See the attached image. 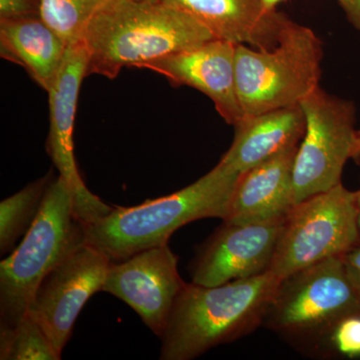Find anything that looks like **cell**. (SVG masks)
Masks as SVG:
<instances>
[{
	"label": "cell",
	"mask_w": 360,
	"mask_h": 360,
	"mask_svg": "<svg viewBox=\"0 0 360 360\" xmlns=\"http://www.w3.org/2000/svg\"><path fill=\"white\" fill-rule=\"evenodd\" d=\"M87 75L110 79L124 68H139L215 39L200 21L163 2L110 0L85 28Z\"/></svg>",
	"instance_id": "1"
},
{
	"label": "cell",
	"mask_w": 360,
	"mask_h": 360,
	"mask_svg": "<svg viewBox=\"0 0 360 360\" xmlns=\"http://www.w3.org/2000/svg\"><path fill=\"white\" fill-rule=\"evenodd\" d=\"M281 278L264 272L221 285L186 283L160 336L162 360H191L264 326Z\"/></svg>",
	"instance_id": "2"
},
{
	"label": "cell",
	"mask_w": 360,
	"mask_h": 360,
	"mask_svg": "<svg viewBox=\"0 0 360 360\" xmlns=\"http://www.w3.org/2000/svg\"><path fill=\"white\" fill-rule=\"evenodd\" d=\"M239 175L219 162L200 179L176 193L132 207H113L108 214L84 224L85 243L111 262L167 245L177 229L191 222L224 220Z\"/></svg>",
	"instance_id": "3"
},
{
	"label": "cell",
	"mask_w": 360,
	"mask_h": 360,
	"mask_svg": "<svg viewBox=\"0 0 360 360\" xmlns=\"http://www.w3.org/2000/svg\"><path fill=\"white\" fill-rule=\"evenodd\" d=\"M360 302L342 257H333L281 278L264 326L302 354L328 357L333 329Z\"/></svg>",
	"instance_id": "4"
},
{
	"label": "cell",
	"mask_w": 360,
	"mask_h": 360,
	"mask_svg": "<svg viewBox=\"0 0 360 360\" xmlns=\"http://www.w3.org/2000/svg\"><path fill=\"white\" fill-rule=\"evenodd\" d=\"M84 243L70 186L54 177L32 227L0 264V328H13L25 316L44 277Z\"/></svg>",
	"instance_id": "5"
},
{
	"label": "cell",
	"mask_w": 360,
	"mask_h": 360,
	"mask_svg": "<svg viewBox=\"0 0 360 360\" xmlns=\"http://www.w3.org/2000/svg\"><path fill=\"white\" fill-rule=\"evenodd\" d=\"M322 42L311 28L288 18L276 46L236 45V84L245 116L300 105L319 86Z\"/></svg>",
	"instance_id": "6"
},
{
	"label": "cell",
	"mask_w": 360,
	"mask_h": 360,
	"mask_svg": "<svg viewBox=\"0 0 360 360\" xmlns=\"http://www.w3.org/2000/svg\"><path fill=\"white\" fill-rule=\"evenodd\" d=\"M359 243L355 191L341 182L293 207L269 271L284 278L328 258L343 257Z\"/></svg>",
	"instance_id": "7"
},
{
	"label": "cell",
	"mask_w": 360,
	"mask_h": 360,
	"mask_svg": "<svg viewBox=\"0 0 360 360\" xmlns=\"http://www.w3.org/2000/svg\"><path fill=\"white\" fill-rule=\"evenodd\" d=\"M305 116L303 135L293 165L296 205L341 184L352 160L355 105L317 87L300 103Z\"/></svg>",
	"instance_id": "8"
},
{
	"label": "cell",
	"mask_w": 360,
	"mask_h": 360,
	"mask_svg": "<svg viewBox=\"0 0 360 360\" xmlns=\"http://www.w3.org/2000/svg\"><path fill=\"white\" fill-rule=\"evenodd\" d=\"M87 65L89 53L82 39L68 44L58 77L47 91L51 118L47 151L59 176L70 186L75 214L82 224L105 217L113 210L87 188L75 160L73 130L78 96L82 80L87 77Z\"/></svg>",
	"instance_id": "9"
},
{
	"label": "cell",
	"mask_w": 360,
	"mask_h": 360,
	"mask_svg": "<svg viewBox=\"0 0 360 360\" xmlns=\"http://www.w3.org/2000/svg\"><path fill=\"white\" fill-rule=\"evenodd\" d=\"M111 262L101 251L80 245L54 267L39 284L27 314L37 319L59 354L92 295L103 291Z\"/></svg>",
	"instance_id": "10"
},
{
	"label": "cell",
	"mask_w": 360,
	"mask_h": 360,
	"mask_svg": "<svg viewBox=\"0 0 360 360\" xmlns=\"http://www.w3.org/2000/svg\"><path fill=\"white\" fill-rule=\"evenodd\" d=\"M176 255L165 245L111 262L103 291L129 304L160 338L186 284L179 276Z\"/></svg>",
	"instance_id": "11"
},
{
	"label": "cell",
	"mask_w": 360,
	"mask_h": 360,
	"mask_svg": "<svg viewBox=\"0 0 360 360\" xmlns=\"http://www.w3.org/2000/svg\"><path fill=\"white\" fill-rule=\"evenodd\" d=\"M284 221L252 224L224 221L198 248L191 267L193 283L217 286L269 271Z\"/></svg>",
	"instance_id": "12"
},
{
	"label": "cell",
	"mask_w": 360,
	"mask_h": 360,
	"mask_svg": "<svg viewBox=\"0 0 360 360\" xmlns=\"http://www.w3.org/2000/svg\"><path fill=\"white\" fill-rule=\"evenodd\" d=\"M236 45L212 39L189 51L172 54L142 65L163 75L175 86H189L202 92L214 103L229 124L245 118L239 101L236 68Z\"/></svg>",
	"instance_id": "13"
},
{
	"label": "cell",
	"mask_w": 360,
	"mask_h": 360,
	"mask_svg": "<svg viewBox=\"0 0 360 360\" xmlns=\"http://www.w3.org/2000/svg\"><path fill=\"white\" fill-rule=\"evenodd\" d=\"M298 146L239 175L224 222L274 224L286 219L296 205L293 165Z\"/></svg>",
	"instance_id": "14"
},
{
	"label": "cell",
	"mask_w": 360,
	"mask_h": 360,
	"mask_svg": "<svg viewBox=\"0 0 360 360\" xmlns=\"http://www.w3.org/2000/svg\"><path fill=\"white\" fill-rule=\"evenodd\" d=\"M193 16L215 39L255 49L276 46L279 32L288 20L277 11H269L260 0H162Z\"/></svg>",
	"instance_id": "15"
},
{
	"label": "cell",
	"mask_w": 360,
	"mask_h": 360,
	"mask_svg": "<svg viewBox=\"0 0 360 360\" xmlns=\"http://www.w3.org/2000/svg\"><path fill=\"white\" fill-rule=\"evenodd\" d=\"M234 127L233 141L220 162L241 174L300 146L305 132V116L300 105H295L245 116Z\"/></svg>",
	"instance_id": "16"
},
{
	"label": "cell",
	"mask_w": 360,
	"mask_h": 360,
	"mask_svg": "<svg viewBox=\"0 0 360 360\" xmlns=\"http://www.w3.org/2000/svg\"><path fill=\"white\" fill-rule=\"evenodd\" d=\"M68 46L39 15L0 18V56L25 68L45 91L58 77Z\"/></svg>",
	"instance_id": "17"
},
{
	"label": "cell",
	"mask_w": 360,
	"mask_h": 360,
	"mask_svg": "<svg viewBox=\"0 0 360 360\" xmlns=\"http://www.w3.org/2000/svg\"><path fill=\"white\" fill-rule=\"evenodd\" d=\"M54 179L49 174L35 180L0 203V251L2 255L13 250L20 236L28 229L41 210L45 194Z\"/></svg>",
	"instance_id": "18"
},
{
	"label": "cell",
	"mask_w": 360,
	"mask_h": 360,
	"mask_svg": "<svg viewBox=\"0 0 360 360\" xmlns=\"http://www.w3.org/2000/svg\"><path fill=\"white\" fill-rule=\"evenodd\" d=\"M0 359L59 360L61 354L30 314L13 328H0Z\"/></svg>",
	"instance_id": "19"
},
{
	"label": "cell",
	"mask_w": 360,
	"mask_h": 360,
	"mask_svg": "<svg viewBox=\"0 0 360 360\" xmlns=\"http://www.w3.org/2000/svg\"><path fill=\"white\" fill-rule=\"evenodd\" d=\"M110 0H40L39 16L66 44L82 40L97 11Z\"/></svg>",
	"instance_id": "20"
},
{
	"label": "cell",
	"mask_w": 360,
	"mask_h": 360,
	"mask_svg": "<svg viewBox=\"0 0 360 360\" xmlns=\"http://www.w3.org/2000/svg\"><path fill=\"white\" fill-rule=\"evenodd\" d=\"M328 356L360 359V312L347 315L336 324L328 336Z\"/></svg>",
	"instance_id": "21"
},
{
	"label": "cell",
	"mask_w": 360,
	"mask_h": 360,
	"mask_svg": "<svg viewBox=\"0 0 360 360\" xmlns=\"http://www.w3.org/2000/svg\"><path fill=\"white\" fill-rule=\"evenodd\" d=\"M40 0H0V18L39 15Z\"/></svg>",
	"instance_id": "22"
},
{
	"label": "cell",
	"mask_w": 360,
	"mask_h": 360,
	"mask_svg": "<svg viewBox=\"0 0 360 360\" xmlns=\"http://www.w3.org/2000/svg\"><path fill=\"white\" fill-rule=\"evenodd\" d=\"M341 257L360 302V243Z\"/></svg>",
	"instance_id": "23"
},
{
	"label": "cell",
	"mask_w": 360,
	"mask_h": 360,
	"mask_svg": "<svg viewBox=\"0 0 360 360\" xmlns=\"http://www.w3.org/2000/svg\"><path fill=\"white\" fill-rule=\"evenodd\" d=\"M343 11L347 14L348 21L360 32V0H349Z\"/></svg>",
	"instance_id": "24"
},
{
	"label": "cell",
	"mask_w": 360,
	"mask_h": 360,
	"mask_svg": "<svg viewBox=\"0 0 360 360\" xmlns=\"http://www.w3.org/2000/svg\"><path fill=\"white\" fill-rule=\"evenodd\" d=\"M352 160L360 165V129L355 132L354 148H352Z\"/></svg>",
	"instance_id": "25"
},
{
	"label": "cell",
	"mask_w": 360,
	"mask_h": 360,
	"mask_svg": "<svg viewBox=\"0 0 360 360\" xmlns=\"http://www.w3.org/2000/svg\"><path fill=\"white\" fill-rule=\"evenodd\" d=\"M284 1H286V0H260L262 6L269 11H277L276 7Z\"/></svg>",
	"instance_id": "26"
},
{
	"label": "cell",
	"mask_w": 360,
	"mask_h": 360,
	"mask_svg": "<svg viewBox=\"0 0 360 360\" xmlns=\"http://www.w3.org/2000/svg\"><path fill=\"white\" fill-rule=\"evenodd\" d=\"M355 206H356V222L357 229H359V243H360V187L359 191H355Z\"/></svg>",
	"instance_id": "27"
},
{
	"label": "cell",
	"mask_w": 360,
	"mask_h": 360,
	"mask_svg": "<svg viewBox=\"0 0 360 360\" xmlns=\"http://www.w3.org/2000/svg\"><path fill=\"white\" fill-rule=\"evenodd\" d=\"M338 1L340 2L341 7H342V8H345V6H347L349 0H338Z\"/></svg>",
	"instance_id": "28"
},
{
	"label": "cell",
	"mask_w": 360,
	"mask_h": 360,
	"mask_svg": "<svg viewBox=\"0 0 360 360\" xmlns=\"http://www.w3.org/2000/svg\"><path fill=\"white\" fill-rule=\"evenodd\" d=\"M135 1H143V2H161L162 0H135Z\"/></svg>",
	"instance_id": "29"
}]
</instances>
